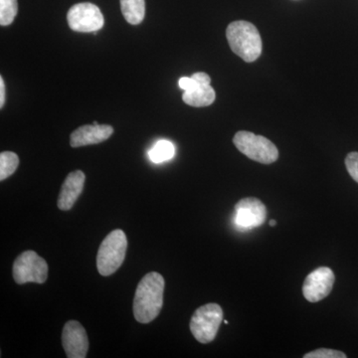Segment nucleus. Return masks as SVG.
Listing matches in <instances>:
<instances>
[{
	"label": "nucleus",
	"instance_id": "ddd939ff",
	"mask_svg": "<svg viewBox=\"0 0 358 358\" xmlns=\"http://www.w3.org/2000/svg\"><path fill=\"white\" fill-rule=\"evenodd\" d=\"M216 94L211 85L199 84L192 91L185 92L183 102L195 108L208 107L215 101Z\"/></svg>",
	"mask_w": 358,
	"mask_h": 358
},
{
	"label": "nucleus",
	"instance_id": "aec40b11",
	"mask_svg": "<svg viewBox=\"0 0 358 358\" xmlns=\"http://www.w3.org/2000/svg\"><path fill=\"white\" fill-rule=\"evenodd\" d=\"M199 85L192 77H182L178 80V86L185 92L192 91Z\"/></svg>",
	"mask_w": 358,
	"mask_h": 358
},
{
	"label": "nucleus",
	"instance_id": "f8f14e48",
	"mask_svg": "<svg viewBox=\"0 0 358 358\" xmlns=\"http://www.w3.org/2000/svg\"><path fill=\"white\" fill-rule=\"evenodd\" d=\"M85 179L86 176L81 171H72L68 174L58 197L57 205L60 210L68 211L72 209L83 192Z\"/></svg>",
	"mask_w": 358,
	"mask_h": 358
},
{
	"label": "nucleus",
	"instance_id": "6e6552de",
	"mask_svg": "<svg viewBox=\"0 0 358 358\" xmlns=\"http://www.w3.org/2000/svg\"><path fill=\"white\" fill-rule=\"evenodd\" d=\"M334 274L331 268L320 267L313 271L306 278L303 285V294L306 300L317 303L324 300L334 288Z\"/></svg>",
	"mask_w": 358,
	"mask_h": 358
},
{
	"label": "nucleus",
	"instance_id": "a211bd4d",
	"mask_svg": "<svg viewBox=\"0 0 358 358\" xmlns=\"http://www.w3.org/2000/svg\"><path fill=\"white\" fill-rule=\"evenodd\" d=\"M345 353L338 350H329V348H320L315 352H308L303 355V358H345Z\"/></svg>",
	"mask_w": 358,
	"mask_h": 358
},
{
	"label": "nucleus",
	"instance_id": "f03ea898",
	"mask_svg": "<svg viewBox=\"0 0 358 358\" xmlns=\"http://www.w3.org/2000/svg\"><path fill=\"white\" fill-rule=\"evenodd\" d=\"M226 37L231 50L245 62L252 63L262 54V38L256 26L248 21H234L228 25Z\"/></svg>",
	"mask_w": 358,
	"mask_h": 358
},
{
	"label": "nucleus",
	"instance_id": "423d86ee",
	"mask_svg": "<svg viewBox=\"0 0 358 358\" xmlns=\"http://www.w3.org/2000/svg\"><path fill=\"white\" fill-rule=\"evenodd\" d=\"M13 274L18 285L43 284L48 278V264L36 252L28 250L14 261Z\"/></svg>",
	"mask_w": 358,
	"mask_h": 358
},
{
	"label": "nucleus",
	"instance_id": "39448f33",
	"mask_svg": "<svg viewBox=\"0 0 358 358\" xmlns=\"http://www.w3.org/2000/svg\"><path fill=\"white\" fill-rule=\"evenodd\" d=\"M223 320V310L217 303H207L195 310L190 320V331L200 343L215 339Z\"/></svg>",
	"mask_w": 358,
	"mask_h": 358
},
{
	"label": "nucleus",
	"instance_id": "2eb2a0df",
	"mask_svg": "<svg viewBox=\"0 0 358 358\" xmlns=\"http://www.w3.org/2000/svg\"><path fill=\"white\" fill-rule=\"evenodd\" d=\"M176 154V148L169 141L160 140L148 152V157L154 164H162L173 159Z\"/></svg>",
	"mask_w": 358,
	"mask_h": 358
},
{
	"label": "nucleus",
	"instance_id": "0eeeda50",
	"mask_svg": "<svg viewBox=\"0 0 358 358\" xmlns=\"http://www.w3.org/2000/svg\"><path fill=\"white\" fill-rule=\"evenodd\" d=\"M68 24L77 32H96L102 29L103 16L100 8L93 3L83 2L71 7L67 14Z\"/></svg>",
	"mask_w": 358,
	"mask_h": 358
},
{
	"label": "nucleus",
	"instance_id": "9d476101",
	"mask_svg": "<svg viewBox=\"0 0 358 358\" xmlns=\"http://www.w3.org/2000/svg\"><path fill=\"white\" fill-rule=\"evenodd\" d=\"M62 345L68 358H85L89 339L83 326L77 320L66 322L62 331Z\"/></svg>",
	"mask_w": 358,
	"mask_h": 358
},
{
	"label": "nucleus",
	"instance_id": "5701e85b",
	"mask_svg": "<svg viewBox=\"0 0 358 358\" xmlns=\"http://www.w3.org/2000/svg\"><path fill=\"white\" fill-rule=\"evenodd\" d=\"M268 224H270L271 227H274V226L277 225V222H275V220H271L270 222H268Z\"/></svg>",
	"mask_w": 358,
	"mask_h": 358
},
{
	"label": "nucleus",
	"instance_id": "412c9836",
	"mask_svg": "<svg viewBox=\"0 0 358 358\" xmlns=\"http://www.w3.org/2000/svg\"><path fill=\"white\" fill-rule=\"evenodd\" d=\"M199 84L210 85L211 79L206 73L197 72L192 76Z\"/></svg>",
	"mask_w": 358,
	"mask_h": 358
},
{
	"label": "nucleus",
	"instance_id": "20e7f679",
	"mask_svg": "<svg viewBox=\"0 0 358 358\" xmlns=\"http://www.w3.org/2000/svg\"><path fill=\"white\" fill-rule=\"evenodd\" d=\"M235 147L254 162L263 164H274L279 159V150L267 138L240 131L233 138Z\"/></svg>",
	"mask_w": 358,
	"mask_h": 358
},
{
	"label": "nucleus",
	"instance_id": "9b49d317",
	"mask_svg": "<svg viewBox=\"0 0 358 358\" xmlns=\"http://www.w3.org/2000/svg\"><path fill=\"white\" fill-rule=\"evenodd\" d=\"M113 133L114 129L108 124H87L73 131L70 136V145L72 148L96 145L107 141Z\"/></svg>",
	"mask_w": 358,
	"mask_h": 358
},
{
	"label": "nucleus",
	"instance_id": "dca6fc26",
	"mask_svg": "<svg viewBox=\"0 0 358 358\" xmlns=\"http://www.w3.org/2000/svg\"><path fill=\"white\" fill-rule=\"evenodd\" d=\"M20 166L18 155L11 152H3L0 154V180L8 178L15 173Z\"/></svg>",
	"mask_w": 358,
	"mask_h": 358
},
{
	"label": "nucleus",
	"instance_id": "f257e3e1",
	"mask_svg": "<svg viewBox=\"0 0 358 358\" xmlns=\"http://www.w3.org/2000/svg\"><path fill=\"white\" fill-rule=\"evenodd\" d=\"M164 277L159 273L145 275L138 282L134 299V315L141 324H150L159 317L164 306Z\"/></svg>",
	"mask_w": 358,
	"mask_h": 358
},
{
	"label": "nucleus",
	"instance_id": "4be33fe9",
	"mask_svg": "<svg viewBox=\"0 0 358 358\" xmlns=\"http://www.w3.org/2000/svg\"><path fill=\"white\" fill-rule=\"evenodd\" d=\"M6 103V85H4L3 78L0 77V108H3Z\"/></svg>",
	"mask_w": 358,
	"mask_h": 358
},
{
	"label": "nucleus",
	"instance_id": "6ab92c4d",
	"mask_svg": "<svg viewBox=\"0 0 358 358\" xmlns=\"http://www.w3.org/2000/svg\"><path fill=\"white\" fill-rule=\"evenodd\" d=\"M345 166L353 180L358 183V152H350L345 157Z\"/></svg>",
	"mask_w": 358,
	"mask_h": 358
},
{
	"label": "nucleus",
	"instance_id": "1a4fd4ad",
	"mask_svg": "<svg viewBox=\"0 0 358 358\" xmlns=\"http://www.w3.org/2000/svg\"><path fill=\"white\" fill-rule=\"evenodd\" d=\"M267 219V208L255 197H247L235 205V224L242 229H251L263 225Z\"/></svg>",
	"mask_w": 358,
	"mask_h": 358
},
{
	"label": "nucleus",
	"instance_id": "4468645a",
	"mask_svg": "<svg viewBox=\"0 0 358 358\" xmlns=\"http://www.w3.org/2000/svg\"><path fill=\"white\" fill-rule=\"evenodd\" d=\"M121 9L124 20L129 24L138 25L143 22L145 15V0H121Z\"/></svg>",
	"mask_w": 358,
	"mask_h": 358
},
{
	"label": "nucleus",
	"instance_id": "7ed1b4c3",
	"mask_svg": "<svg viewBox=\"0 0 358 358\" xmlns=\"http://www.w3.org/2000/svg\"><path fill=\"white\" fill-rule=\"evenodd\" d=\"M127 248L128 240L124 231H112L103 239L96 255V268L100 275L108 277L119 270L124 263Z\"/></svg>",
	"mask_w": 358,
	"mask_h": 358
},
{
	"label": "nucleus",
	"instance_id": "f3484780",
	"mask_svg": "<svg viewBox=\"0 0 358 358\" xmlns=\"http://www.w3.org/2000/svg\"><path fill=\"white\" fill-rule=\"evenodd\" d=\"M17 0H0V24L8 26L17 15Z\"/></svg>",
	"mask_w": 358,
	"mask_h": 358
}]
</instances>
